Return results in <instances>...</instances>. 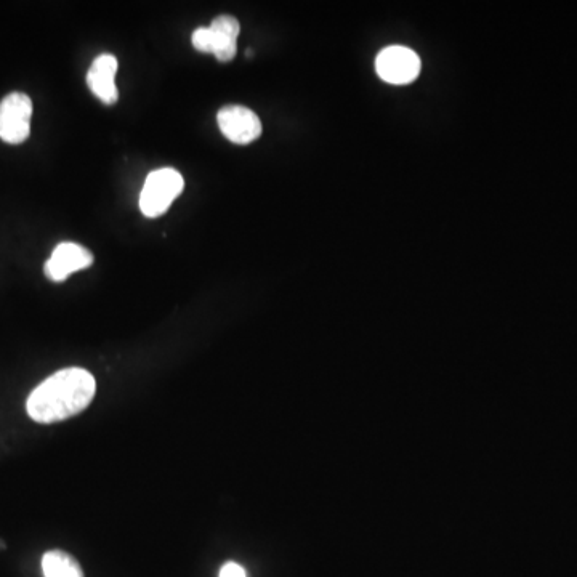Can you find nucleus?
Listing matches in <instances>:
<instances>
[{
	"label": "nucleus",
	"mask_w": 577,
	"mask_h": 577,
	"mask_svg": "<svg viewBox=\"0 0 577 577\" xmlns=\"http://www.w3.org/2000/svg\"><path fill=\"white\" fill-rule=\"evenodd\" d=\"M97 382L89 371L68 368L58 371L29 395L26 409L34 422L55 424L89 408Z\"/></svg>",
	"instance_id": "1"
},
{
	"label": "nucleus",
	"mask_w": 577,
	"mask_h": 577,
	"mask_svg": "<svg viewBox=\"0 0 577 577\" xmlns=\"http://www.w3.org/2000/svg\"><path fill=\"white\" fill-rule=\"evenodd\" d=\"M183 177L175 169L154 170L146 178L145 186L140 193V209L143 215L150 218L166 214L172 202L182 194Z\"/></svg>",
	"instance_id": "2"
},
{
	"label": "nucleus",
	"mask_w": 577,
	"mask_h": 577,
	"mask_svg": "<svg viewBox=\"0 0 577 577\" xmlns=\"http://www.w3.org/2000/svg\"><path fill=\"white\" fill-rule=\"evenodd\" d=\"M33 101L25 93H10L0 101V138L9 145H20L31 134Z\"/></svg>",
	"instance_id": "3"
},
{
	"label": "nucleus",
	"mask_w": 577,
	"mask_h": 577,
	"mask_svg": "<svg viewBox=\"0 0 577 577\" xmlns=\"http://www.w3.org/2000/svg\"><path fill=\"white\" fill-rule=\"evenodd\" d=\"M376 71L380 79L388 84H411L419 77L420 58L408 47L392 45L377 55Z\"/></svg>",
	"instance_id": "4"
},
{
	"label": "nucleus",
	"mask_w": 577,
	"mask_h": 577,
	"mask_svg": "<svg viewBox=\"0 0 577 577\" xmlns=\"http://www.w3.org/2000/svg\"><path fill=\"white\" fill-rule=\"evenodd\" d=\"M217 121L222 134L235 145H249L262 135L259 116L246 106H225Z\"/></svg>",
	"instance_id": "5"
},
{
	"label": "nucleus",
	"mask_w": 577,
	"mask_h": 577,
	"mask_svg": "<svg viewBox=\"0 0 577 577\" xmlns=\"http://www.w3.org/2000/svg\"><path fill=\"white\" fill-rule=\"evenodd\" d=\"M92 263L93 255L89 249L76 243H63L45 263V275L55 283H61L76 271L92 267Z\"/></svg>",
	"instance_id": "6"
},
{
	"label": "nucleus",
	"mask_w": 577,
	"mask_h": 577,
	"mask_svg": "<svg viewBox=\"0 0 577 577\" xmlns=\"http://www.w3.org/2000/svg\"><path fill=\"white\" fill-rule=\"evenodd\" d=\"M116 73H118V58L114 55H100L95 58L89 73H87V85L93 95L105 105H114L119 98L116 87Z\"/></svg>",
	"instance_id": "7"
},
{
	"label": "nucleus",
	"mask_w": 577,
	"mask_h": 577,
	"mask_svg": "<svg viewBox=\"0 0 577 577\" xmlns=\"http://www.w3.org/2000/svg\"><path fill=\"white\" fill-rule=\"evenodd\" d=\"M239 33L241 26L235 17L222 15L215 18L209 26L210 53L222 63L233 60L238 53Z\"/></svg>",
	"instance_id": "8"
},
{
	"label": "nucleus",
	"mask_w": 577,
	"mask_h": 577,
	"mask_svg": "<svg viewBox=\"0 0 577 577\" xmlns=\"http://www.w3.org/2000/svg\"><path fill=\"white\" fill-rule=\"evenodd\" d=\"M42 571L45 577H84V571L76 558L61 550L45 553L42 558Z\"/></svg>",
	"instance_id": "9"
},
{
	"label": "nucleus",
	"mask_w": 577,
	"mask_h": 577,
	"mask_svg": "<svg viewBox=\"0 0 577 577\" xmlns=\"http://www.w3.org/2000/svg\"><path fill=\"white\" fill-rule=\"evenodd\" d=\"M218 577H247V574L243 566L238 565L235 561H230V563L222 566Z\"/></svg>",
	"instance_id": "10"
}]
</instances>
